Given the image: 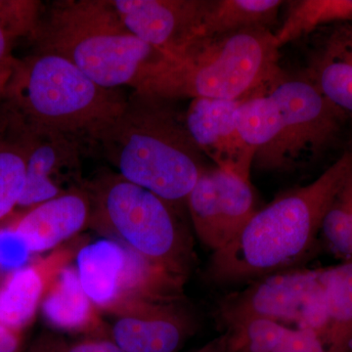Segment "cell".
<instances>
[{
	"mask_svg": "<svg viewBox=\"0 0 352 352\" xmlns=\"http://www.w3.org/2000/svg\"><path fill=\"white\" fill-rule=\"evenodd\" d=\"M94 212L91 223L148 261L186 279L191 241L170 204L122 176H101L87 186Z\"/></svg>",
	"mask_w": 352,
	"mask_h": 352,
	"instance_id": "6",
	"label": "cell"
},
{
	"mask_svg": "<svg viewBox=\"0 0 352 352\" xmlns=\"http://www.w3.org/2000/svg\"><path fill=\"white\" fill-rule=\"evenodd\" d=\"M76 256L73 248L62 245L9 273L0 285V324L22 331L29 325L51 285Z\"/></svg>",
	"mask_w": 352,
	"mask_h": 352,
	"instance_id": "15",
	"label": "cell"
},
{
	"mask_svg": "<svg viewBox=\"0 0 352 352\" xmlns=\"http://www.w3.org/2000/svg\"><path fill=\"white\" fill-rule=\"evenodd\" d=\"M41 308L44 318L54 328L69 332H103L100 310L88 298L73 266L60 272Z\"/></svg>",
	"mask_w": 352,
	"mask_h": 352,
	"instance_id": "18",
	"label": "cell"
},
{
	"mask_svg": "<svg viewBox=\"0 0 352 352\" xmlns=\"http://www.w3.org/2000/svg\"><path fill=\"white\" fill-rule=\"evenodd\" d=\"M241 101L193 99L184 118L190 138L215 166L250 178L254 151L245 142L236 124Z\"/></svg>",
	"mask_w": 352,
	"mask_h": 352,
	"instance_id": "12",
	"label": "cell"
},
{
	"mask_svg": "<svg viewBox=\"0 0 352 352\" xmlns=\"http://www.w3.org/2000/svg\"><path fill=\"white\" fill-rule=\"evenodd\" d=\"M32 38L109 89L140 91L164 58L127 29L111 0L53 2Z\"/></svg>",
	"mask_w": 352,
	"mask_h": 352,
	"instance_id": "3",
	"label": "cell"
},
{
	"mask_svg": "<svg viewBox=\"0 0 352 352\" xmlns=\"http://www.w3.org/2000/svg\"><path fill=\"white\" fill-rule=\"evenodd\" d=\"M279 110V135L268 170H282L316 153L336 138L344 116L309 78H282L268 90Z\"/></svg>",
	"mask_w": 352,
	"mask_h": 352,
	"instance_id": "8",
	"label": "cell"
},
{
	"mask_svg": "<svg viewBox=\"0 0 352 352\" xmlns=\"http://www.w3.org/2000/svg\"><path fill=\"white\" fill-rule=\"evenodd\" d=\"M164 102L133 91L120 115L88 145L127 182L173 205L186 201L205 168L184 120Z\"/></svg>",
	"mask_w": 352,
	"mask_h": 352,
	"instance_id": "2",
	"label": "cell"
},
{
	"mask_svg": "<svg viewBox=\"0 0 352 352\" xmlns=\"http://www.w3.org/2000/svg\"><path fill=\"white\" fill-rule=\"evenodd\" d=\"M23 331L0 324V352H22Z\"/></svg>",
	"mask_w": 352,
	"mask_h": 352,
	"instance_id": "29",
	"label": "cell"
},
{
	"mask_svg": "<svg viewBox=\"0 0 352 352\" xmlns=\"http://www.w3.org/2000/svg\"><path fill=\"white\" fill-rule=\"evenodd\" d=\"M76 272L80 284L102 311L108 312L119 296L127 261L126 245L104 239L85 245L76 252Z\"/></svg>",
	"mask_w": 352,
	"mask_h": 352,
	"instance_id": "17",
	"label": "cell"
},
{
	"mask_svg": "<svg viewBox=\"0 0 352 352\" xmlns=\"http://www.w3.org/2000/svg\"><path fill=\"white\" fill-rule=\"evenodd\" d=\"M3 96L19 124L60 132L83 145L120 115L127 100L120 90L100 87L65 58L38 50L18 60Z\"/></svg>",
	"mask_w": 352,
	"mask_h": 352,
	"instance_id": "5",
	"label": "cell"
},
{
	"mask_svg": "<svg viewBox=\"0 0 352 352\" xmlns=\"http://www.w3.org/2000/svg\"><path fill=\"white\" fill-rule=\"evenodd\" d=\"M120 20L164 57L177 56L195 43L206 0H111Z\"/></svg>",
	"mask_w": 352,
	"mask_h": 352,
	"instance_id": "11",
	"label": "cell"
},
{
	"mask_svg": "<svg viewBox=\"0 0 352 352\" xmlns=\"http://www.w3.org/2000/svg\"><path fill=\"white\" fill-rule=\"evenodd\" d=\"M352 20V0H302L289 2L281 28L274 32L279 47L300 38L319 25Z\"/></svg>",
	"mask_w": 352,
	"mask_h": 352,
	"instance_id": "22",
	"label": "cell"
},
{
	"mask_svg": "<svg viewBox=\"0 0 352 352\" xmlns=\"http://www.w3.org/2000/svg\"><path fill=\"white\" fill-rule=\"evenodd\" d=\"M193 352H226V336L222 333L217 339Z\"/></svg>",
	"mask_w": 352,
	"mask_h": 352,
	"instance_id": "30",
	"label": "cell"
},
{
	"mask_svg": "<svg viewBox=\"0 0 352 352\" xmlns=\"http://www.w3.org/2000/svg\"><path fill=\"white\" fill-rule=\"evenodd\" d=\"M41 3L34 0H0V25L12 38L34 36L41 22Z\"/></svg>",
	"mask_w": 352,
	"mask_h": 352,
	"instance_id": "25",
	"label": "cell"
},
{
	"mask_svg": "<svg viewBox=\"0 0 352 352\" xmlns=\"http://www.w3.org/2000/svg\"><path fill=\"white\" fill-rule=\"evenodd\" d=\"M25 184V157L19 144L0 145V221L19 207Z\"/></svg>",
	"mask_w": 352,
	"mask_h": 352,
	"instance_id": "24",
	"label": "cell"
},
{
	"mask_svg": "<svg viewBox=\"0 0 352 352\" xmlns=\"http://www.w3.org/2000/svg\"><path fill=\"white\" fill-rule=\"evenodd\" d=\"M319 235L337 258H352V170L331 201Z\"/></svg>",
	"mask_w": 352,
	"mask_h": 352,
	"instance_id": "23",
	"label": "cell"
},
{
	"mask_svg": "<svg viewBox=\"0 0 352 352\" xmlns=\"http://www.w3.org/2000/svg\"><path fill=\"white\" fill-rule=\"evenodd\" d=\"M186 204L197 236L212 252L228 245L258 210L251 179L217 166L203 170Z\"/></svg>",
	"mask_w": 352,
	"mask_h": 352,
	"instance_id": "9",
	"label": "cell"
},
{
	"mask_svg": "<svg viewBox=\"0 0 352 352\" xmlns=\"http://www.w3.org/2000/svg\"><path fill=\"white\" fill-rule=\"evenodd\" d=\"M19 144L25 157V184L19 207L25 210L80 188V155L78 139L43 127L19 124Z\"/></svg>",
	"mask_w": 352,
	"mask_h": 352,
	"instance_id": "10",
	"label": "cell"
},
{
	"mask_svg": "<svg viewBox=\"0 0 352 352\" xmlns=\"http://www.w3.org/2000/svg\"><path fill=\"white\" fill-rule=\"evenodd\" d=\"M12 36L0 25V95L6 92L7 85L13 75L18 59H15L11 51Z\"/></svg>",
	"mask_w": 352,
	"mask_h": 352,
	"instance_id": "28",
	"label": "cell"
},
{
	"mask_svg": "<svg viewBox=\"0 0 352 352\" xmlns=\"http://www.w3.org/2000/svg\"><path fill=\"white\" fill-rule=\"evenodd\" d=\"M226 352H328L310 331L251 320L223 329Z\"/></svg>",
	"mask_w": 352,
	"mask_h": 352,
	"instance_id": "19",
	"label": "cell"
},
{
	"mask_svg": "<svg viewBox=\"0 0 352 352\" xmlns=\"http://www.w3.org/2000/svg\"><path fill=\"white\" fill-rule=\"evenodd\" d=\"M217 316L223 329L265 320L310 331L323 342L327 318L319 271L289 268L254 280L247 288L222 298Z\"/></svg>",
	"mask_w": 352,
	"mask_h": 352,
	"instance_id": "7",
	"label": "cell"
},
{
	"mask_svg": "<svg viewBox=\"0 0 352 352\" xmlns=\"http://www.w3.org/2000/svg\"><path fill=\"white\" fill-rule=\"evenodd\" d=\"M115 316L109 339L124 352H177L193 332L177 303H145Z\"/></svg>",
	"mask_w": 352,
	"mask_h": 352,
	"instance_id": "13",
	"label": "cell"
},
{
	"mask_svg": "<svg viewBox=\"0 0 352 352\" xmlns=\"http://www.w3.org/2000/svg\"><path fill=\"white\" fill-rule=\"evenodd\" d=\"M91 197L87 186L66 192L25 210L12 227L32 254L52 252L91 223Z\"/></svg>",
	"mask_w": 352,
	"mask_h": 352,
	"instance_id": "14",
	"label": "cell"
},
{
	"mask_svg": "<svg viewBox=\"0 0 352 352\" xmlns=\"http://www.w3.org/2000/svg\"><path fill=\"white\" fill-rule=\"evenodd\" d=\"M270 29L201 39L179 55L164 57L139 94L162 100L242 101L265 94L284 78Z\"/></svg>",
	"mask_w": 352,
	"mask_h": 352,
	"instance_id": "4",
	"label": "cell"
},
{
	"mask_svg": "<svg viewBox=\"0 0 352 352\" xmlns=\"http://www.w3.org/2000/svg\"><path fill=\"white\" fill-rule=\"evenodd\" d=\"M307 78L344 117H352V27L333 29L311 59Z\"/></svg>",
	"mask_w": 352,
	"mask_h": 352,
	"instance_id": "16",
	"label": "cell"
},
{
	"mask_svg": "<svg viewBox=\"0 0 352 352\" xmlns=\"http://www.w3.org/2000/svg\"><path fill=\"white\" fill-rule=\"evenodd\" d=\"M282 4L280 0H208L195 41L247 30L270 29L276 22Z\"/></svg>",
	"mask_w": 352,
	"mask_h": 352,
	"instance_id": "20",
	"label": "cell"
},
{
	"mask_svg": "<svg viewBox=\"0 0 352 352\" xmlns=\"http://www.w3.org/2000/svg\"><path fill=\"white\" fill-rule=\"evenodd\" d=\"M29 352H124L109 338L94 337L67 342L55 336H44Z\"/></svg>",
	"mask_w": 352,
	"mask_h": 352,
	"instance_id": "26",
	"label": "cell"
},
{
	"mask_svg": "<svg viewBox=\"0 0 352 352\" xmlns=\"http://www.w3.org/2000/svg\"><path fill=\"white\" fill-rule=\"evenodd\" d=\"M351 170L352 148L314 182L256 210L228 245L212 252L208 278L219 285L251 283L293 268L314 247L324 214Z\"/></svg>",
	"mask_w": 352,
	"mask_h": 352,
	"instance_id": "1",
	"label": "cell"
},
{
	"mask_svg": "<svg viewBox=\"0 0 352 352\" xmlns=\"http://www.w3.org/2000/svg\"><path fill=\"white\" fill-rule=\"evenodd\" d=\"M318 271L327 318L324 346L352 352V258Z\"/></svg>",
	"mask_w": 352,
	"mask_h": 352,
	"instance_id": "21",
	"label": "cell"
},
{
	"mask_svg": "<svg viewBox=\"0 0 352 352\" xmlns=\"http://www.w3.org/2000/svg\"><path fill=\"white\" fill-rule=\"evenodd\" d=\"M32 252L10 226L0 227V271L14 272L28 265Z\"/></svg>",
	"mask_w": 352,
	"mask_h": 352,
	"instance_id": "27",
	"label": "cell"
}]
</instances>
